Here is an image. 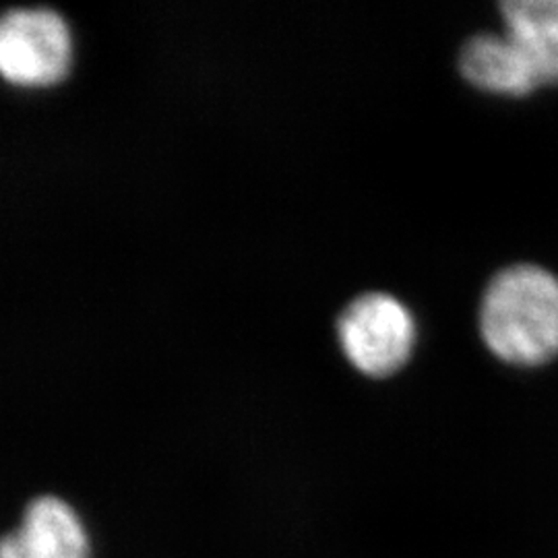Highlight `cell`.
Instances as JSON below:
<instances>
[{
  "instance_id": "cell-7",
  "label": "cell",
  "mask_w": 558,
  "mask_h": 558,
  "mask_svg": "<svg viewBox=\"0 0 558 558\" xmlns=\"http://www.w3.org/2000/svg\"><path fill=\"white\" fill-rule=\"evenodd\" d=\"M0 558H29L27 553L21 548L17 538L11 534L7 538L2 539V546H0Z\"/></svg>"
},
{
  "instance_id": "cell-5",
  "label": "cell",
  "mask_w": 558,
  "mask_h": 558,
  "mask_svg": "<svg viewBox=\"0 0 558 558\" xmlns=\"http://www.w3.org/2000/svg\"><path fill=\"white\" fill-rule=\"evenodd\" d=\"M505 32L530 60L539 83L558 81V0H507Z\"/></svg>"
},
{
  "instance_id": "cell-6",
  "label": "cell",
  "mask_w": 558,
  "mask_h": 558,
  "mask_svg": "<svg viewBox=\"0 0 558 558\" xmlns=\"http://www.w3.org/2000/svg\"><path fill=\"white\" fill-rule=\"evenodd\" d=\"M29 558H87V538L75 511L57 499L34 500L13 534Z\"/></svg>"
},
{
  "instance_id": "cell-3",
  "label": "cell",
  "mask_w": 558,
  "mask_h": 558,
  "mask_svg": "<svg viewBox=\"0 0 558 558\" xmlns=\"http://www.w3.org/2000/svg\"><path fill=\"white\" fill-rule=\"evenodd\" d=\"M69 32L52 9H11L0 21V71L20 85L59 81L69 64Z\"/></svg>"
},
{
  "instance_id": "cell-2",
  "label": "cell",
  "mask_w": 558,
  "mask_h": 558,
  "mask_svg": "<svg viewBox=\"0 0 558 558\" xmlns=\"http://www.w3.org/2000/svg\"><path fill=\"white\" fill-rule=\"evenodd\" d=\"M343 354L366 375L396 371L410 356L414 320L398 299L380 292L360 294L339 315Z\"/></svg>"
},
{
  "instance_id": "cell-1",
  "label": "cell",
  "mask_w": 558,
  "mask_h": 558,
  "mask_svg": "<svg viewBox=\"0 0 558 558\" xmlns=\"http://www.w3.org/2000/svg\"><path fill=\"white\" fill-rule=\"evenodd\" d=\"M480 331L509 364L536 366L558 354V279L538 265L502 269L484 292Z\"/></svg>"
},
{
  "instance_id": "cell-4",
  "label": "cell",
  "mask_w": 558,
  "mask_h": 558,
  "mask_svg": "<svg viewBox=\"0 0 558 558\" xmlns=\"http://www.w3.org/2000/svg\"><path fill=\"white\" fill-rule=\"evenodd\" d=\"M459 69L465 80L497 94L525 96L542 85L530 60L507 32L478 34L465 41Z\"/></svg>"
}]
</instances>
